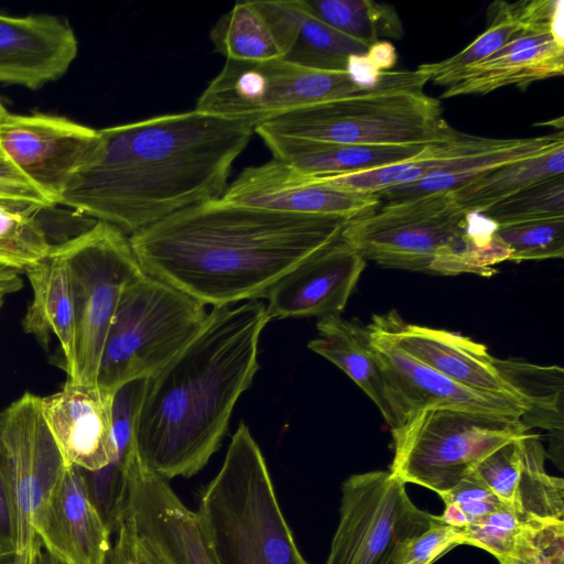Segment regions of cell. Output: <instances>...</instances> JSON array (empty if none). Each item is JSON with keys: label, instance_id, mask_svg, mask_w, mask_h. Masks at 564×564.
Here are the masks:
<instances>
[{"label": "cell", "instance_id": "obj_1", "mask_svg": "<svg viewBox=\"0 0 564 564\" xmlns=\"http://www.w3.org/2000/svg\"><path fill=\"white\" fill-rule=\"evenodd\" d=\"M253 132L243 122L196 109L100 129L99 155L58 205L132 235L220 198Z\"/></svg>", "mask_w": 564, "mask_h": 564}, {"label": "cell", "instance_id": "obj_2", "mask_svg": "<svg viewBox=\"0 0 564 564\" xmlns=\"http://www.w3.org/2000/svg\"><path fill=\"white\" fill-rule=\"evenodd\" d=\"M347 223L217 198L135 231L129 241L144 273L218 307L262 299L293 268L340 238Z\"/></svg>", "mask_w": 564, "mask_h": 564}, {"label": "cell", "instance_id": "obj_3", "mask_svg": "<svg viewBox=\"0 0 564 564\" xmlns=\"http://www.w3.org/2000/svg\"><path fill=\"white\" fill-rule=\"evenodd\" d=\"M269 322L259 300L213 307L197 335L147 379L134 423L144 467L169 481L205 467L259 369Z\"/></svg>", "mask_w": 564, "mask_h": 564}, {"label": "cell", "instance_id": "obj_4", "mask_svg": "<svg viewBox=\"0 0 564 564\" xmlns=\"http://www.w3.org/2000/svg\"><path fill=\"white\" fill-rule=\"evenodd\" d=\"M497 227L482 213L463 210L448 191L387 202L348 221L341 239L386 268L490 276L510 258Z\"/></svg>", "mask_w": 564, "mask_h": 564}, {"label": "cell", "instance_id": "obj_5", "mask_svg": "<svg viewBox=\"0 0 564 564\" xmlns=\"http://www.w3.org/2000/svg\"><path fill=\"white\" fill-rule=\"evenodd\" d=\"M218 564H308L281 510L264 456L240 422L197 511Z\"/></svg>", "mask_w": 564, "mask_h": 564}, {"label": "cell", "instance_id": "obj_6", "mask_svg": "<svg viewBox=\"0 0 564 564\" xmlns=\"http://www.w3.org/2000/svg\"><path fill=\"white\" fill-rule=\"evenodd\" d=\"M425 74L389 70L375 89L301 108L254 128L332 144H433L453 139L441 101L423 90Z\"/></svg>", "mask_w": 564, "mask_h": 564}, {"label": "cell", "instance_id": "obj_7", "mask_svg": "<svg viewBox=\"0 0 564 564\" xmlns=\"http://www.w3.org/2000/svg\"><path fill=\"white\" fill-rule=\"evenodd\" d=\"M205 305L147 273L123 290L111 319L97 373V387L115 394L149 379L202 329Z\"/></svg>", "mask_w": 564, "mask_h": 564}, {"label": "cell", "instance_id": "obj_8", "mask_svg": "<svg viewBox=\"0 0 564 564\" xmlns=\"http://www.w3.org/2000/svg\"><path fill=\"white\" fill-rule=\"evenodd\" d=\"M521 417L429 408L410 415L391 430L390 469L437 495L471 474L491 452L529 433Z\"/></svg>", "mask_w": 564, "mask_h": 564}, {"label": "cell", "instance_id": "obj_9", "mask_svg": "<svg viewBox=\"0 0 564 564\" xmlns=\"http://www.w3.org/2000/svg\"><path fill=\"white\" fill-rule=\"evenodd\" d=\"M53 248L65 260L75 312L76 372L70 383L97 386L104 344L121 294L143 270L128 235L105 221Z\"/></svg>", "mask_w": 564, "mask_h": 564}, {"label": "cell", "instance_id": "obj_10", "mask_svg": "<svg viewBox=\"0 0 564 564\" xmlns=\"http://www.w3.org/2000/svg\"><path fill=\"white\" fill-rule=\"evenodd\" d=\"M369 90L358 86L346 70L311 68L283 58L226 59L198 97L195 109L243 122L254 130L291 111Z\"/></svg>", "mask_w": 564, "mask_h": 564}, {"label": "cell", "instance_id": "obj_11", "mask_svg": "<svg viewBox=\"0 0 564 564\" xmlns=\"http://www.w3.org/2000/svg\"><path fill=\"white\" fill-rule=\"evenodd\" d=\"M339 511L325 564H400L408 543L436 518L412 502L391 470L348 477Z\"/></svg>", "mask_w": 564, "mask_h": 564}, {"label": "cell", "instance_id": "obj_12", "mask_svg": "<svg viewBox=\"0 0 564 564\" xmlns=\"http://www.w3.org/2000/svg\"><path fill=\"white\" fill-rule=\"evenodd\" d=\"M0 453L13 505L15 564H34L43 547L35 522L65 469L40 397L25 392L1 412Z\"/></svg>", "mask_w": 564, "mask_h": 564}, {"label": "cell", "instance_id": "obj_13", "mask_svg": "<svg viewBox=\"0 0 564 564\" xmlns=\"http://www.w3.org/2000/svg\"><path fill=\"white\" fill-rule=\"evenodd\" d=\"M0 144L15 166L54 204L101 151L99 130L43 112H7Z\"/></svg>", "mask_w": 564, "mask_h": 564}, {"label": "cell", "instance_id": "obj_14", "mask_svg": "<svg viewBox=\"0 0 564 564\" xmlns=\"http://www.w3.org/2000/svg\"><path fill=\"white\" fill-rule=\"evenodd\" d=\"M121 519L161 564H218L197 512L184 505L169 480L144 467L139 455L129 469Z\"/></svg>", "mask_w": 564, "mask_h": 564}, {"label": "cell", "instance_id": "obj_15", "mask_svg": "<svg viewBox=\"0 0 564 564\" xmlns=\"http://www.w3.org/2000/svg\"><path fill=\"white\" fill-rule=\"evenodd\" d=\"M563 1L549 7L506 45L485 61L467 67L445 88L442 98L487 95L558 77L564 72Z\"/></svg>", "mask_w": 564, "mask_h": 564}, {"label": "cell", "instance_id": "obj_16", "mask_svg": "<svg viewBox=\"0 0 564 564\" xmlns=\"http://www.w3.org/2000/svg\"><path fill=\"white\" fill-rule=\"evenodd\" d=\"M367 327L386 375L400 425L410 415L429 408L521 419L524 415L525 411L520 404L466 388L403 350L394 340L383 315L375 316Z\"/></svg>", "mask_w": 564, "mask_h": 564}, {"label": "cell", "instance_id": "obj_17", "mask_svg": "<svg viewBox=\"0 0 564 564\" xmlns=\"http://www.w3.org/2000/svg\"><path fill=\"white\" fill-rule=\"evenodd\" d=\"M220 198L264 210L335 216L348 221L373 212L381 203L375 194L326 185L276 159L241 171Z\"/></svg>", "mask_w": 564, "mask_h": 564}, {"label": "cell", "instance_id": "obj_18", "mask_svg": "<svg viewBox=\"0 0 564 564\" xmlns=\"http://www.w3.org/2000/svg\"><path fill=\"white\" fill-rule=\"evenodd\" d=\"M365 267L366 260L340 236L265 292L269 319L341 315Z\"/></svg>", "mask_w": 564, "mask_h": 564}, {"label": "cell", "instance_id": "obj_19", "mask_svg": "<svg viewBox=\"0 0 564 564\" xmlns=\"http://www.w3.org/2000/svg\"><path fill=\"white\" fill-rule=\"evenodd\" d=\"M43 549L63 564H107L111 531L90 495L85 471L65 466L35 522Z\"/></svg>", "mask_w": 564, "mask_h": 564}, {"label": "cell", "instance_id": "obj_20", "mask_svg": "<svg viewBox=\"0 0 564 564\" xmlns=\"http://www.w3.org/2000/svg\"><path fill=\"white\" fill-rule=\"evenodd\" d=\"M544 458L538 435L527 433L496 448L474 471L525 521H564V481L546 473Z\"/></svg>", "mask_w": 564, "mask_h": 564}, {"label": "cell", "instance_id": "obj_21", "mask_svg": "<svg viewBox=\"0 0 564 564\" xmlns=\"http://www.w3.org/2000/svg\"><path fill=\"white\" fill-rule=\"evenodd\" d=\"M78 54L70 24L52 14H0V83L36 90L66 74Z\"/></svg>", "mask_w": 564, "mask_h": 564}, {"label": "cell", "instance_id": "obj_22", "mask_svg": "<svg viewBox=\"0 0 564 564\" xmlns=\"http://www.w3.org/2000/svg\"><path fill=\"white\" fill-rule=\"evenodd\" d=\"M113 395L97 386L66 382L58 392L41 398L44 420L65 466L93 473L110 463Z\"/></svg>", "mask_w": 564, "mask_h": 564}, {"label": "cell", "instance_id": "obj_23", "mask_svg": "<svg viewBox=\"0 0 564 564\" xmlns=\"http://www.w3.org/2000/svg\"><path fill=\"white\" fill-rule=\"evenodd\" d=\"M383 318L397 344L420 361L466 388L506 398L527 411L500 373L497 357L484 345L444 329L406 324L397 313Z\"/></svg>", "mask_w": 564, "mask_h": 564}, {"label": "cell", "instance_id": "obj_24", "mask_svg": "<svg viewBox=\"0 0 564 564\" xmlns=\"http://www.w3.org/2000/svg\"><path fill=\"white\" fill-rule=\"evenodd\" d=\"M256 133L273 159L315 178L361 173L404 162L422 154L431 145L332 144L268 132Z\"/></svg>", "mask_w": 564, "mask_h": 564}, {"label": "cell", "instance_id": "obj_25", "mask_svg": "<svg viewBox=\"0 0 564 564\" xmlns=\"http://www.w3.org/2000/svg\"><path fill=\"white\" fill-rule=\"evenodd\" d=\"M24 272L33 297L22 321L26 334L48 349L51 335L59 341L67 381L76 372V324L73 297L65 260L52 247L50 253Z\"/></svg>", "mask_w": 564, "mask_h": 564}, {"label": "cell", "instance_id": "obj_26", "mask_svg": "<svg viewBox=\"0 0 564 564\" xmlns=\"http://www.w3.org/2000/svg\"><path fill=\"white\" fill-rule=\"evenodd\" d=\"M307 347L343 370L376 404L390 430L400 425L394 401L367 326L341 315L318 318Z\"/></svg>", "mask_w": 564, "mask_h": 564}, {"label": "cell", "instance_id": "obj_27", "mask_svg": "<svg viewBox=\"0 0 564 564\" xmlns=\"http://www.w3.org/2000/svg\"><path fill=\"white\" fill-rule=\"evenodd\" d=\"M564 145L563 131L516 139L485 138L478 145L454 156L440 172L413 183L377 194L386 202L453 191L499 166L542 154Z\"/></svg>", "mask_w": 564, "mask_h": 564}, {"label": "cell", "instance_id": "obj_28", "mask_svg": "<svg viewBox=\"0 0 564 564\" xmlns=\"http://www.w3.org/2000/svg\"><path fill=\"white\" fill-rule=\"evenodd\" d=\"M145 381L135 380L116 391L112 403V458L100 470H84L93 500L111 533L126 501L130 466L139 455L134 423Z\"/></svg>", "mask_w": 564, "mask_h": 564}, {"label": "cell", "instance_id": "obj_29", "mask_svg": "<svg viewBox=\"0 0 564 564\" xmlns=\"http://www.w3.org/2000/svg\"><path fill=\"white\" fill-rule=\"evenodd\" d=\"M551 0L495 1L486 11V30L458 53L417 66L429 82L448 87L467 67L476 65L506 45L516 34L533 22Z\"/></svg>", "mask_w": 564, "mask_h": 564}, {"label": "cell", "instance_id": "obj_30", "mask_svg": "<svg viewBox=\"0 0 564 564\" xmlns=\"http://www.w3.org/2000/svg\"><path fill=\"white\" fill-rule=\"evenodd\" d=\"M564 175V145L494 169L451 191L465 212L485 213L545 180Z\"/></svg>", "mask_w": 564, "mask_h": 564}, {"label": "cell", "instance_id": "obj_31", "mask_svg": "<svg viewBox=\"0 0 564 564\" xmlns=\"http://www.w3.org/2000/svg\"><path fill=\"white\" fill-rule=\"evenodd\" d=\"M215 51L226 59L265 62L284 57L260 0L238 1L210 30Z\"/></svg>", "mask_w": 564, "mask_h": 564}, {"label": "cell", "instance_id": "obj_32", "mask_svg": "<svg viewBox=\"0 0 564 564\" xmlns=\"http://www.w3.org/2000/svg\"><path fill=\"white\" fill-rule=\"evenodd\" d=\"M497 367L525 406L523 423L563 433L564 371L517 359L496 358Z\"/></svg>", "mask_w": 564, "mask_h": 564}, {"label": "cell", "instance_id": "obj_33", "mask_svg": "<svg viewBox=\"0 0 564 564\" xmlns=\"http://www.w3.org/2000/svg\"><path fill=\"white\" fill-rule=\"evenodd\" d=\"M312 12L343 33L367 44L401 40L404 29L397 9L372 0H306Z\"/></svg>", "mask_w": 564, "mask_h": 564}, {"label": "cell", "instance_id": "obj_34", "mask_svg": "<svg viewBox=\"0 0 564 564\" xmlns=\"http://www.w3.org/2000/svg\"><path fill=\"white\" fill-rule=\"evenodd\" d=\"M368 47L316 17L305 0L297 34L283 59L311 68L346 70L349 56L366 54Z\"/></svg>", "mask_w": 564, "mask_h": 564}, {"label": "cell", "instance_id": "obj_35", "mask_svg": "<svg viewBox=\"0 0 564 564\" xmlns=\"http://www.w3.org/2000/svg\"><path fill=\"white\" fill-rule=\"evenodd\" d=\"M30 204L0 199V267L23 271L44 259L53 245Z\"/></svg>", "mask_w": 564, "mask_h": 564}, {"label": "cell", "instance_id": "obj_36", "mask_svg": "<svg viewBox=\"0 0 564 564\" xmlns=\"http://www.w3.org/2000/svg\"><path fill=\"white\" fill-rule=\"evenodd\" d=\"M482 214L498 226L564 217V175L540 182Z\"/></svg>", "mask_w": 564, "mask_h": 564}, {"label": "cell", "instance_id": "obj_37", "mask_svg": "<svg viewBox=\"0 0 564 564\" xmlns=\"http://www.w3.org/2000/svg\"><path fill=\"white\" fill-rule=\"evenodd\" d=\"M539 524L525 521L509 507H503L458 528L459 541L486 550L499 560L512 556Z\"/></svg>", "mask_w": 564, "mask_h": 564}, {"label": "cell", "instance_id": "obj_38", "mask_svg": "<svg viewBox=\"0 0 564 564\" xmlns=\"http://www.w3.org/2000/svg\"><path fill=\"white\" fill-rule=\"evenodd\" d=\"M496 236L508 248L509 261L561 259L564 256V217L498 226Z\"/></svg>", "mask_w": 564, "mask_h": 564}, {"label": "cell", "instance_id": "obj_39", "mask_svg": "<svg viewBox=\"0 0 564 564\" xmlns=\"http://www.w3.org/2000/svg\"><path fill=\"white\" fill-rule=\"evenodd\" d=\"M438 496L445 505L442 520L455 528H464L489 512L508 507L475 471Z\"/></svg>", "mask_w": 564, "mask_h": 564}, {"label": "cell", "instance_id": "obj_40", "mask_svg": "<svg viewBox=\"0 0 564 564\" xmlns=\"http://www.w3.org/2000/svg\"><path fill=\"white\" fill-rule=\"evenodd\" d=\"M498 561L500 564H564V521L534 527L512 556Z\"/></svg>", "mask_w": 564, "mask_h": 564}, {"label": "cell", "instance_id": "obj_41", "mask_svg": "<svg viewBox=\"0 0 564 564\" xmlns=\"http://www.w3.org/2000/svg\"><path fill=\"white\" fill-rule=\"evenodd\" d=\"M460 545L458 528L436 516L432 524L406 545L400 564H432L445 552Z\"/></svg>", "mask_w": 564, "mask_h": 564}, {"label": "cell", "instance_id": "obj_42", "mask_svg": "<svg viewBox=\"0 0 564 564\" xmlns=\"http://www.w3.org/2000/svg\"><path fill=\"white\" fill-rule=\"evenodd\" d=\"M0 199L33 205L41 209L54 204L15 166L0 144Z\"/></svg>", "mask_w": 564, "mask_h": 564}, {"label": "cell", "instance_id": "obj_43", "mask_svg": "<svg viewBox=\"0 0 564 564\" xmlns=\"http://www.w3.org/2000/svg\"><path fill=\"white\" fill-rule=\"evenodd\" d=\"M116 540L107 564H161L144 540L121 519L115 528Z\"/></svg>", "mask_w": 564, "mask_h": 564}, {"label": "cell", "instance_id": "obj_44", "mask_svg": "<svg viewBox=\"0 0 564 564\" xmlns=\"http://www.w3.org/2000/svg\"><path fill=\"white\" fill-rule=\"evenodd\" d=\"M15 553V523L11 491L0 453V554Z\"/></svg>", "mask_w": 564, "mask_h": 564}, {"label": "cell", "instance_id": "obj_45", "mask_svg": "<svg viewBox=\"0 0 564 564\" xmlns=\"http://www.w3.org/2000/svg\"><path fill=\"white\" fill-rule=\"evenodd\" d=\"M346 72L358 86L365 89L378 87L387 74L378 70L366 54L349 56Z\"/></svg>", "mask_w": 564, "mask_h": 564}, {"label": "cell", "instance_id": "obj_46", "mask_svg": "<svg viewBox=\"0 0 564 564\" xmlns=\"http://www.w3.org/2000/svg\"><path fill=\"white\" fill-rule=\"evenodd\" d=\"M366 55L376 68L382 73L391 70L398 61L395 47L386 40L371 44Z\"/></svg>", "mask_w": 564, "mask_h": 564}, {"label": "cell", "instance_id": "obj_47", "mask_svg": "<svg viewBox=\"0 0 564 564\" xmlns=\"http://www.w3.org/2000/svg\"><path fill=\"white\" fill-rule=\"evenodd\" d=\"M23 286V280L20 271L0 267V310L3 306L8 295L19 291Z\"/></svg>", "mask_w": 564, "mask_h": 564}, {"label": "cell", "instance_id": "obj_48", "mask_svg": "<svg viewBox=\"0 0 564 564\" xmlns=\"http://www.w3.org/2000/svg\"><path fill=\"white\" fill-rule=\"evenodd\" d=\"M34 564H53L52 556L42 547Z\"/></svg>", "mask_w": 564, "mask_h": 564}, {"label": "cell", "instance_id": "obj_49", "mask_svg": "<svg viewBox=\"0 0 564 564\" xmlns=\"http://www.w3.org/2000/svg\"><path fill=\"white\" fill-rule=\"evenodd\" d=\"M0 564H15V553L0 554Z\"/></svg>", "mask_w": 564, "mask_h": 564}, {"label": "cell", "instance_id": "obj_50", "mask_svg": "<svg viewBox=\"0 0 564 564\" xmlns=\"http://www.w3.org/2000/svg\"><path fill=\"white\" fill-rule=\"evenodd\" d=\"M7 112H8V111H7V109L4 108V106H3V104H2V101H1V99H0V121H1V119L6 116V113H7Z\"/></svg>", "mask_w": 564, "mask_h": 564}, {"label": "cell", "instance_id": "obj_51", "mask_svg": "<svg viewBox=\"0 0 564 564\" xmlns=\"http://www.w3.org/2000/svg\"><path fill=\"white\" fill-rule=\"evenodd\" d=\"M52 562H53V564H63V563L58 562L57 560H55L53 556H52Z\"/></svg>", "mask_w": 564, "mask_h": 564}, {"label": "cell", "instance_id": "obj_52", "mask_svg": "<svg viewBox=\"0 0 564 564\" xmlns=\"http://www.w3.org/2000/svg\"><path fill=\"white\" fill-rule=\"evenodd\" d=\"M0 422H1V413H0Z\"/></svg>", "mask_w": 564, "mask_h": 564}]
</instances>
